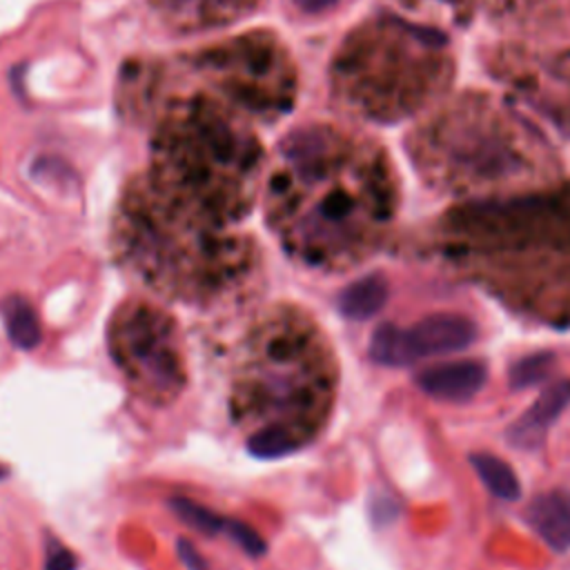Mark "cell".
Returning <instances> with one entry per match:
<instances>
[{
  "label": "cell",
  "instance_id": "obj_1",
  "mask_svg": "<svg viewBox=\"0 0 570 570\" xmlns=\"http://www.w3.org/2000/svg\"><path fill=\"white\" fill-rule=\"evenodd\" d=\"M385 216L374 167L327 127H301L283 138L267 180L265 218L283 249L309 267L350 265Z\"/></svg>",
  "mask_w": 570,
  "mask_h": 570
},
{
  "label": "cell",
  "instance_id": "obj_2",
  "mask_svg": "<svg viewBox=\"0 0 570 570\" xmlns=\"http://www.w3.org/2000/svg\"><path fill=\"white\" fill-rule=\"evenodd\" d=\"M334 390L336 365L314 321L298 307L276 305L240 343L229 412L249 454L276 459L316 439Z\"/></svg>",
  "mask_w": 570,
  "mask_h": 570
},
{
  "label": "cell",
  "instance_id": "obj_3",
  "mask_svg": "<svg viewBox=\"0 0 570 570\" xmlns=\"http://www.w3.org/2000/svg\"><path fill=\"white\" fill-rule=\"evenodd\" d=\"M114 252L147 287L183 303H209L238 289L258 258L249 236L167 198L145 174L120 196Z\"/></svg>",
  "mask_w": 570,
  "mask_h": 570
},
{
  "label": "cell",
  "instance_id": "obj_4",
  "mask_svg": "<svg viewBox=\"0 0 570 570\" xmlns=\"http://www.w3.org/2000/svg\"><path fill=\"white\" fill-rule=\"evenodd\" d=\"M263 147L249 125L209 96L167 105L151 145L149 183L171 200L236 229L254 207Z\"/></svg>",
  "mask_w": 570,
  "mask_h": 570
},
{
  "label": "cell",
  "instance_id": "obj_5",
  "mask_svg": "<svg viewBox=\"0 0 570 570\" xmlns=\"http://www.w3.org/2000/svg\"><path fill=\"white\" fill-rule=\"evenodd\" d=\"M191 65L236 109L256 118H281L296 100L294 62L272 31H247L216 42L200 49Z\"/></svg>",
  "mask_w": 570,
  "mask_h": 570
},
{
  "label": "cell",
  "instance_id": "obj_6",
  "mask_svg": "<svg viewBox=\"0 0 570 570\" xmlns=\"http://www.w3.org/2000/svg\"><path fill=\"white\" fill-rule=\"evenodd\" d=\"M109 354L131 392L151 403L167 405L187 385V370L178 343L176 321L160 307L131 298L109 321Z\"/></svg>",
  "mask_w": 570,
  "mask_h": 570
},
{
  "label": "cell",
  "instance_id": "obj_7",
  "mask_svg": "<svg viewBox=\"0 0 570 570\" xmlns=\"http://www.w3.org/2000/svg\"><path fill=\"white\" fill-rule=\"evenodd\" d=\"M476 338V325L468 316L436 312L412 327L381 323L370 336V358L379 365L403 367L425 356L465 350Z\"/></svg>",
  "mask_w": 570,
  "mask_h": 570
},
{
  "label": "cell",
  "instance_id": "obj_8",
  "mask_svg": "<svg viewBox=\"0 0 570 570\" xmlns=\"http://www.w3.org/2000/svg\"><path fill=\"white\" fill-rule=\"evenodd\" d=\"M263 0H151L156 16L176 33L214 31L236 24Z\"/></svg>",
  "mask_w": 570,
  "mask_h": 570
},
{
  "label": "cell",
  "instance_id": "obj_9",
  "mask_svg": "<svg viewBox=\"0 0 570 570\" xmlns=\"http://www.w3.org/2000/svg\"><path fill=\"white\" fill-rule=\"evenodd\" d=\"M570 405V381L548 385L537 401L508 428V441L521 450H534L543 443L548 430Z\"/></svg>",
  "mask_w": 570,
  "mask_h": 570
},
{
  "label": "cell",
  "instance_id": "obj_10",
  "mask_svg": "<svg viewBox=\"0 0 570 570\" xmlns=\"http://www.w3.org/2000/svg\"><path fill=\"white\" fill-rule=\"evenodd\" d=\"M488 367L481 361H452L425 367L416 374V385L439 401H468L485 383Z\"/></svg>",
  "mask_w": 570,
  "mask_h": 570
},
{
  "label": "cell",
  "instance_id": "obj_11",
  "mask_svg": "<svg viewBox=\"0 0 570 570\" xmlns=\"http://www.w3.org/2000/svg\"><path fill=\"white\" fill-rule=\"evenodd\" d=\"M528 523L537 534L554 550H570V494L568 492H548L530 501L525 510Z\"/></svg>",
  "mask_w": 570,
  "mask_h": 570
},
{
  "label": "cell",
  "instance_id": "obj_12",
  "mask_svg": "<svg viewBox=\"0 0 570 570\" xmlns=\"http://www.w3.org/2000/svg\"><path fill=\"white\" fill-rule=\"evenodd\" d=\"M390 296V285L381 274H367L352 281L338 294V312L350 321H367L383 309Z\"/></svg>",
  "mask_w": 570,
  "mask_h": 570
},
{
  "label": "cell",
  "instance_id": "obj_13",
  "mask_svg": "<svg viewBox=\"0 0 570 570\" xmlns=\"http://www.w3.org/2000/svg\"><path fill=\"white\" fill-rule=\"evenodd\" d=\"M2 321H4V330H7L9 341L18 350H33L40 343V338H42L40 321L36 316L33 305L24 296L13 294V296L4 298Z\"/></svg>",
  "mask_w": 570,
  "mask_h": 570
},
{
  "label": "cell",
  "instance_id": "obj_14",
  "mask_svg": "<svg viewBox=\"0 0 570 570\" xmlns=\"http://www.w3.org/2000/svg\"><path fill=\"white\" fill-rule=\"evenodd\" d=\"M470 463L474 468V472L479 474V479L485 483V488L503 499V501H514L521 494V485L519 479L514 474V470L499 456L488 454V452H474L470 456Z\"/></svg>",
  "mask_w": 570,
  "mask_h": 570
},
{
  "label": "cell",
  "instance_id": "obj_15",
  "mask_svg": "<svg viewBox=\"0 0 570 570\" xmlns=\"http://www.w3.org/2000/svg\"><path fill=\"white\" fill-rule=\"evenodd\" d=\"M554 367V354L552 352H534L519 361H514L508 370V383L512 390H525L532 387L550 376Z\"/></svg>",
  "mask_w": 570,
  "mask_h": 570
},
{
  "label": "cell",
  "instance_id": "obj_16",
  "mask_svg": "<svg viewBox=\"0 0 570 570\" xmlns=\"http://www.w3.org/2000/svg\"><path fill=\"white\" fill-rule=\"evenodd\" d=\"M169 508H171L187 525H191L194 530L205 532V534L225 532V530H227V523H229L227 517H220V514H216L214 510L203 508L200 503H194L191 499L174 497V499L169 501Z\"/></svg>",
  "mask_w": 570,
  "mask_h": 570
},
{
  "label": "cell",
  "instance_id": "obj_17",
  "mask_svg": "<svg viewBox=\"0 0 570 570\" xmlns=\"http://www.w3.org/2000/svg\"><path fill=\"white\" fill-rule=\"evenodd\" d=\"M225 534H229V537H232L247 554H252V557H261V554H265V550H267L263 537H261L256 530H252L247 523H243V521L229 519Z\"/></svg>",
  "mask_w": 570,
  "mask_h": 570
},
{
  "label": "cell",
  "instance_id": "obj_18",
  "mask_svg": "<svg viewBox=\"0 0 570 570\" xmlns=\"http://www.w3.org/2000/svg\"><path fill=\"white\" fill-rule=\"evenodd\" d=\"M76 568H78V561L71 550H67L62 543H56V541L49 543L45 570H76Z\"/></svg>",
  "mask_w": 570,
  "mask_h": 570
},
{
  "label": "cell",
  "instance_id": "obj_19",
  "mask_svg": "<svg viewBox=\"0 0 570 570\" xmlns=\"http://www.w3.org/2000/svg\"><path fill=\"white\" fill-rule=\"evenodd\" d=\"M178 554L180 561L187 566V570H207L205 559L200 557V552L185 539H178Z\"/></svg>",
  "mask_w": 570,
  "mask_h": 570
},
{
  "label": "cell",
  "instance_id": "obj_20",
  "mask_svg": "<svg viewBox=\"0 0 570 570\" xmlns=\"http://www.w3.org/2000/svg\"><path fill=\"white\" fill-rule=\"evenodd\" d=\"M303 11H309V13H316V11H323L327 7H332L336 0H294Z\"/></svg>",
  "mask_w": 570,
  "mask_h": 570
},
{
  "label": "cell",
  "instance_id": "obj_21",
  "mask_svg": "<svg viewBox=\"0 0 570 570\" xmlns=\"http://www.w3.org/2000/svg\"><path fill=\"white\" fill-rule=\"evenodd\" d=\"M4 474H7V472H4V470H2V468H0V476H4Z\"/></svg>",
  "mask_w": 570,
  "mask_h": 570
}]
</instances>
